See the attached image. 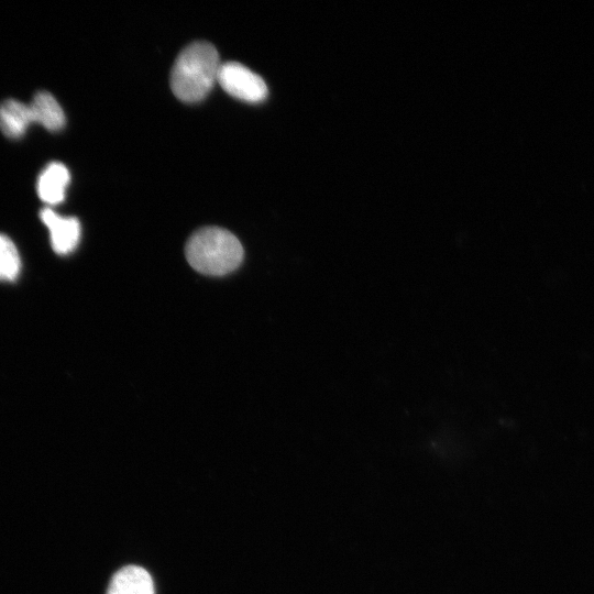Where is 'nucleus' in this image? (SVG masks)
<instances>
[{
    "label": "nucleus",
    "instance_id": "1",
    "mask_svg": "<svg viewBox=\"0 0 594 594\" xmlns=\"http://www.w3.org/2000/svg\"><path fill=\"white\" fill-rule=\"evenodd\" d=\"M219 54L208 42H194L177 56L170 73L174 95L184 102L204 99L218 79Z\"/></svg>",
    "mask_w": 594,
    "mask_h": 594
},
{
    "label": "nucleus",
    "instance_id": "2",
    "mask_svg": "<svg viewBox=\"0 0 594 594\" xmlns=\"http://www.w3.org/2000/svg\"><path fill=\"white\" fill-rule=\"evenodd\" d=\"M243 248L230 231L207 227L197 230L187 241L185 255L197 272L222 276L235 271L243 260Z\"/></svg>",
    "mask_w": 594,
    "mask_h": 594
},
{
    "label": "nucleus",
    "instance_id": "3",
    "mask_svg": "<svg viewBox=\"0 0 594 594\" xmlns=\"http://www.w3.org/2000/svg\"><path fill=\"white\" fill-rule=\"evenodd\" d=\"M217 81L230 96L246 102H260L267 96L262 77L238 62L221 64Z\"/></svg>",
    "mask_w": 594,
    "mask_h": 594
},
{
    "label": "nucleus",
    "instance_id": "4",
    "mask_svg": "<svg viewBox=\"0 0 594 594\" xmlns=\"http://www.w3.org/2000/svg\"><path fill=\"white\" fill-rule=\"evenodd\" d=\"M42 222L47 227L53 250L57 254L73 252L80 240L81 228L75 217H63L50 208L41 210Z\"/></svg>",
    "mask_w": 594,
    "mask_h": 594
},
{
    "label": "nucleus",
    "instance_id": "5",
    "mask_svg": "<svg viewBox=\"0 0 594 594\" xmlns=\"http://www.w3.org/2000/svg\"><path fill=\"white\" fill-rule=\"evenodd\" d=\"M70 180L67 167L59 162L50 163L40 174L36 184L38 197L50 205L64 200Z\"/></svg>",
    "mask_w": 594,
    "mask_h": 594
},
{
    "label": "nucleus",
    "instance_id": "6",
    "mask_svg": "<svg viewBox=\"0 0 594 594\" xmlns=\"http://www.w3.org/2000/svg\"><path fill=\"white\" fill-rule=\"evenodd\" d=\"M107 594H154L153 580L143 568L128 565L112 576Z\"/></svg>",
    "mask_w": 594,
    "mask_h": 594
},
{
    "label": "nucleus",
    "instance_id": "7",
    "mask_svg": "<svg viewBox=\"0 0 594 594\" xmlns=\"http://www.w3.org/2000/svg\"><path fill=\"white\" fill-rule=\"evenodd\" d=\"M32 122H35V117L31 105L15 99L0 103V130L4 135L20 138Z\"/></svg>",
    "mask_w": 594,
    "mask_h": 594
},
{
    "label": "nucleus",
    "instance_id": "8",
    "mask_svg": "<svg viewBox=\"0 0 594 594\" xmlns=\"http://www.w3.org/2000/svg\"><path fill=\"white\" fill-rule=\"evenodd\" d=\"M30 105L34 112L35 122L47 130L58 131L65 125V113L50 92H37Z\"/></svg>",
    "mask_w": 594,
    "mask_h": 594
},
{
    "label": "nucleus",
    "instance_id": "9",
    "mask_svg": "<svg viewBox=\"0 0 594 594\" xmlns=\"http://www.w3.org/2000/svg\"><path fill=\"white\" fill-rule=\"evenodd\" d=\"M21 260L13 241L0 233V280H14L20 274Z\"/></svg>",
    "mask_w": 594,
    "mask_h": 594
}]
</instances>
